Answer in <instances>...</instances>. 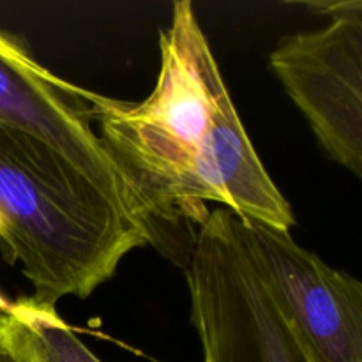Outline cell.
<instances>
[{"instance_id": "obj_5", "label": "cell", "mask_w": 362, "mask_h": 362, "mask_svg": "<svg viewBox=\"0 0 362 362\" xmlns=\"http://www.w3.org/2000/svg\"><path fill=\"white\" fill-rule=\"evenodd\" d=\"M85 94L87 88L46 69L20 37L0 28V122L60 152L156 239L126 173L94 129Z\"/></svg>"}, {"instance_id": "obj_3", "label": "cell", "mask_w": 362, "mask_h": 362, "mask_svg": "<svg viewBox=\"0 0 362 362\" xmlns=\"http://www.w3.org/2000/svg\"><path fill=\"white\" fill-rule=\"evenodd\" d=\"M186 281L204 362H315L232 211L194 230Z\"/></svg>"}, {"instance_id": "obj_2", "label": "cell", "mask_w": 362, "mask_h": 362, "mask_svg": "<svg viewBox=\"0 0 362 362\" xmlns=\"http://www.w3.org/2000/svg\"><path fill=\"white\" fill-rule=\"evenodd\" d=\"M156 243L90 177L32 134L0 122V246L34 303L87 299L133 250Z\"/></svg>"}, {"instance_id": "obj_4", "label": "cell", "mask_w": 362, "mask_h": 362, "mask_svg": "<svg viewBox=\"0 0 362 362\" xmlns=\"http://www.w3.org/2000/svg\"><path fill=\"white\" fill-rule=\"evenodd\" d=\"M325 154L362 177V2L349 0L324 28L286 35L269 55Z\"/></svg>"}, {"instance_id": "obj_7", "label": "cell", "mask_w": 362, "mask_h": 362, "mask_svg": "<svg viewBox=\"0 0 362 362\" xmlns=\"http://www.w3.org/2000/svg\"><path fill=\"white\" fill-rule=\"evenodd\" d=\"M0 349L18 362H103L55 308L41 306L28 296L0 310Z\"/></svg>"}, {"instance_id": "obj_1", "label": "cell", "mask_w": 362, "mask_h": 362, "mask_svg": "<svg viewBox=\"0 0 362 362\" xmlns=\"http://www.w3.org/2000/svg\"><path fill=\"white\" fill-rule=\"evenodd\" d=\"M159 57L154 90L144 101L85 94L98 136L156 237L165 223L198 228L209 204L290 232L292 207L258 158L187 0L173 4L172 21L159 32Z\"/></svg>"}, {"instance_id": "obj_8", "label": "cell", "mask_w": 362, "mask_h": 362, "mask_svg": "<svg viewBox=\"0 0 362 362\" xmlns=\"http://www.w3.org/2000/svg\"><path fill=\"white\" fill-rule=\"evenodd\" d=\"M0 362H18L11 354H7L6 350L0 349Z\"/></svg>"}, {"instance_id": "obj_6", "label": "cell", "mask_w": 362, "mask_h": 362, "mask_svg": "<svg viewBox=\"0 0 362 362\" xmlns=\"http://www.w3.org/2000/svg\"><path fill=\"white\" fill-rule=\"evenodd\" d=\"M240 230L315 362H362L359 279L325 264L286 230L244 219Z\"/></svg>"}]
</instances>
